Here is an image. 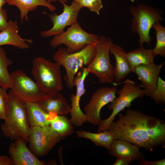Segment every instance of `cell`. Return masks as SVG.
Returning <instances> with one entry per match:
<instances>
[{
  "label": "cell",
  "mask_w": 165,
  "mask_h": 165,
  "mask_svg": "<svg viewBox=\"0 0 165 165\" xmlns=\"http://www.w3.org/2000/svg\"><path fill=\"white\" fill-rule=\"evenodd\" d=\"M119 95L110 103L108 108L112 112L107 119L102 120L97 128L98 132L106 130L113 122L117 115L126 108L130 107L131 103L137 98H141L145 95L144 89H141L139 85L135 82L127 79L122 88L117 91Z\"/></svg>",
  "instance_id": "obj_8"
},
{
  "label": "cell",
  "mask_w": 165,
  "mask_h": 165,
  "mask_svg": "<svg viewBox=\"0 0 165 165\" xmlns=\"http://www.w3.org/2000/svg\"><path fill=\"white\" fill-rule=\"evenodd\" d=\"M89 73L87 67H83L81 71L77 73L74 79V85L76 86V91L75 94H72L70 98L71 117L70 120L73 125L77 127H80L87 122L86 115L80 108V102L81 97L86 93L84 81Z\"/></svg>",
  "instance_id": "obj_13"
},
{
  "label": "cell",
  "mask_w": 165,
  "mask_h": 165,
  "mask_svg": "<svg viewBox=\"0 0 165 165\" xmlns=\"http://www.w3.org/2000/svg\"><path fill=\"white\" fill-rule=\"evenodd\" d=\"M63 9L62 12L57 15L56 13L48 14L53 27L47 30L42 31L40 35L47 38L58 35L64 31L68 26H71L77 22L79 13L82 7L77 2L73 1L70 5L61 2Z\"/></svg>",
  "instance_id": "obj_12"
},
{
  "label": "cell",
  "mask_w": 165,
  "mask_h": 165,
  "mask_svg": "<svg viewBox=\"0 0 165 165\" xmlns=\"http://www.w3.org/2000/svg\"><path fill=\"white\" fill-rule=\"evenodd\" d=\"M6 3L9 5L14 6L19 9L20 17L22 22L28 20V14L39 6L47 8L51 12L55 11L56 7L49 3L47 0H7Z\"/></svg>",
  "instance_id": "obj_21"
},
{
  "label": "cell",
  "mask_w": 165,
  "mask_h": 165,
  "mask_svg": "<svg viewBox=\"0 0 165 165\" xmlns=\"http://www.w3.org/2000/svg\"><path fill=\"white\" fill-rule=\"evenodd\" d=\"M165 62L160 64L154 62L148 64H142L136 67L134 73L137 75L145 92V95L149 96L156 87L161 70Z\"/></svg>",
  "instance_id": "obj_14"
},
{
  "label": "cell",
  "mask_w": 165,
  "mask_h": 165,
  "mask_svg": "<svg viewBox=\"0 0 165 165\" xmlns=\"http://www.w3.org/2000/svg\"><path fill=\"white\" fill-rule=\"evenodd\" d=\"M8 89L0 86V119L4 120L7 112Z\"/></svg>",
  "instance_id": "obj_29"
},
{
  "label": "cell",
  "mask_w": 165,
  "mask_h": 165,
  "mask_svg": "<svg viewBox=\"0 0 165 165\" xmlns=\"http://www.w3.org/2000/svg\"><path fill=\"white\" fill-rule=\"evenodd\" d=\"M61 65L42 57L33 60L31 74L36 82L46 94L60 92L63 89Z\"/></svg>",
  "instance_id": "obj_5"
},
{
  "label": "cell",
  "mask_w": 165,
  "mask_h": 165,
  "mask_svg": "<svg viewBox=\"0 0 165 165\" xmlns=\"http://www.w3.org/2000/svg\"><path fill=\"white\" fill-rule=\"evenodd\" d=\"M64 139L50 126L31 127L28 142L31 151L37 157L47 155L59 141Z\"/></svg>",
  "instance_id": "obj_10"
},
{
  "label": "cell",
  "mask_w": 165,
  "mask_h": 165,
  "mask_svg": "<svg viewBox=\"0 0 165 165\" xmlns=\"http://www.w3.org/2000/svg\"><path fill=\"white\" fill-rule=\"evenodd\" d=\"M13 83L8 94L24 104L37 103L46 95L36 82L21 70L11 73Z\"/></svg>",
  "instance_id": "obj_9"
},
{
  "label": "cell",
  "mask_w": 165,
  "mask_h": 165,
  "mask_svg": "<svg viewBox=\"0 0 165 165\" xmlns=\"http://www.w3.org/2000/svg\"><path fill=\"white\" fill-rule=\"evenodd\" d=\"M159 22H156L152 28L156 31V43L153 52L156 56L163 57L165 56V27L162 25Z\"/></svg>",
  "instance_id": "obj_26"
},
{
  "label": "cell",
  "mask_w": 165,
  "mask_h": 165,
  "mask_svg": "<svg viewBox=\"0 0 165 165\" xmlns=\"http://www.w3.org/2000/svg\"><path fill=\"white\" fill-rule=\"evenodd\" d=\"M9 146V152L14 165H44L27 147L25 140L20 138Z\"/></svg>",
  "instance_id": "obj_15"
},
{
  "label": "cell",
  "mask_w": 165,
  "mask_h": 165,
  "mask_svg": "<svg viewBox=\"0 0 165 165\" xmlns=\"http://www.w3.org/2000/svg\"><path fill=\"white\" fill-rule=\"evenodd\" d=\"M47 1L49 3L51 4L52 2L58 1H59L61 3V2L66 3L67 2V0H47Z\"/></svg>",
  "instance_id": "obj_34"
},
{
  "label": "cell",
  "mask_w": 165,
  "mask_h": 165,
  "mask_svg": "<svg viewBox=\"0 0 165 165\" xmlns=\"http://www.w3.org/2000/svg\"><path fill=\"white\" fill-rule=\"evenodd\" d=\"M113 41L104 35L99 37L96 53L87 66L89 73L98 78L100 83H112L114 80V67L111 62L110 48Z\"/></svg>",
  "instance_id": "obj_6"
},
{
  "label": "cell",
  "mask_w": 165,
  "mask_h": 165,
  "mask_svg": "<svg viewBox=\"0 0 165 165\" xmlns=\"http://www.w3.org/2000/svg\"><path fill=\"white\" fill-rule=\"evenodd\" d=\"M13 63V61L7 56L3 48L0 46V86L11 88L13 85V80L8 68Z\"/></svg>",
  "instance_id": "obj_25"
},
{
  "label": "cell",
  "mask_w": 165,
  "mask_h": 165,
  "mask_svg": "<svg viewBox=\"0 0 165 165\" xmlns=\"http://www.w3.org/2000/svg\"><path fill=\"white\" fill-rule=\"evenodd\" d=\"M7 0H0V9L2 8V6L6 3Z\"/></svg>",
  "instance_id": "obj_35"
},
{
  "label": "cell",
  "mask_w": 165,
  "mask_h": 165,
  "mask_svg": "<svg viewBox=\"0 0 165 165\" xmlns=\"http://www.w3.org/2000/svg\"><path fill=\"white\" fill-rule=\"evenodd\" d=\"M140 148L127 141L115 139L108 149V153L113 157L125 158L132 161L140 160L144 157Z\"/></svg>",
  "instance_id": "obj_18"
},
{
  "label": "cell",
  "mask_w": 165,
  "mask_h": 165,
  "mask_svg": "<svg viewBox=\"0 0 165 165\" xmlns=\"http://www.w3.org/2000/svg\"><path fill=\"white\" fill-rule=\"evenodd\" d=\"M8 95L7 116L1 126L3 134L11 140L21 138L28 141L31 127L25 104Z\"/></svg>",
  "instance_id": "obj_2"
},
{
  "label": "cell",
  "mask_w": 165,
  "mask_h": 165,
  "mask_svg": "<svg viewBox=\"0 0 165 165\" xmlns=\"http://www.w3.org/2000/svg\"><path fill=\"white\" fill-rule=\"evenodd\" d=\"M128 9L133 17L131 30L139 35V46L142 47L144 43L150 45L152 40L150 35L151 28L156 22L163 20L161 12L156 8L142 3L130 6Z\"/></svg>",
  "instance_id": "obj_4"
},
{
  "label": "cell",
  "mask_w": 165,
  "mask_h": 165,
  "mask_svg": "<svg viewBox=\"0 0 165 165\" xmlns=\"http://www.w3.org/2000/svg\"><path fill=\"white\" fill-rule=\"evenodd\" d=\"M8 16L6 11L0 9V31L7 27L8 25Z\"/></svg>",
  "instance_id": "obj_30"
},
{
  "label": "cell",
  "mask_w": 165,
  "mask_h": 165,
  "mask_svg": "<svg viewBox=\"0 0 165 165\" xmlns=\"http://www.w3.org/2000/svg\"><path fill=\"white\" fill-rule=\"evenodd\" d=\"M75 132L78 137L90 140L96 146L104 147L108 150L115 139L112 133L107 130L97 133L84 130H77Z\"/></svg>",
  "instance_id": "obj_23"
},
{
  "label": "cell",
  "mask_w": 165,
  "mask_h": 165,
  "mask_svg": "<svg viewBox=\"0 0 165 165\" xmlns=\"http://www.w3.org/2000/svg\"><path fill=\"white\" fill-rule=\"evenodd\" d=\"M117 91L115 87H102L92 94L84 108L87 122L94 125H98L101 123L102 120L100 114L101 109L116 97Z\"/></svg>",
  "instance_id": "obj_11"
},
{
  "label": "cell",
  "mask_w": 165,
  "mask_h": 165,
  "mask_svg": "<svg viewBox=\"0 0 165 165\" xmlns=\"http://www.w3.org/2000/svg\"><path fill=\"white\" fill-rule=\"evenodd\" d=\"M79 0H73V1H75L77 2L78 1H79Z\"/></svg>",
  "instance_id": "obj_36"
},
{
  "label": "cell",
  "mask_w": 165,
  "mask_h": 165,
  "mask_svg": "<svg viewBox=\"0 0 165 165\" xmlns=\"http://www.w3.org/2000/svg\"><path fill=\"white\" fill-rule=\"evenodd\" d=\"M37 103L47 113L66 116L71 111L70 105L60 92L46 94Z\"/></svg>",
  "instance_id": "obj_16"
},
{
  "label": "cell",
  "mask_w": 165,
  "mask_h": 165,
  "mask_svg": "<svg viewBox=\"0 0 165 165\" xmlns=\"http://www.w3.org/2000/svg\"><path fill=\"white\" fill-rule=\"evenodd\" d=\"M27 118L31 127H46L50 125L52 120L57 114L47 113L37 103L25 104Z\"/></svg>",
  "instance_id": "obj_20"
},
{
  "label": "cell",
  "mask_w": 165,
  "mask_h": 165,
  "mask_svg": "<svg viewBox=\"0 0 165 165\" xmlns=\"http://www.w3.org/2000/svg\"><path fill=\"white\" fill-rule=\"evenodd\" d=\"M110 53L113 55L115 61L114 80L119 82L131 72L127 53L121 46L113 43L111 46Z\"/></svg>",
  "instance_id": "obj_19"
},
{
  "label": "cell",
  "mask_w": 165,
  "mask_h": 165,
  "mask_svg": "<svg viewBox=\"0 0 165 165\" xmlns=\"http://www.w3.org/2000/svg\"><path fill=\"white\" fill-rule=\"evenodd\" d=\"M115 139L127 141L151 152L165 147V122L160 119L129 108L106 130Z\"/></svg>",
  "instance_id": "obj_1"
},
{
  "label": "cell",
  "mask_w": 165,
  "mask_h": 165,
  "mask_svg": "<svg viewBox=\"0 0 165 165\" xmlns=\"http://www.w3.org/2000/svg\"><path fill=\"white\" fill-rule=\"evenodd\" d=\"M127 56L131 72L134 73L137 66L153 63L156 56L152 49L140 47L127 53Z\"/></svg>",
  "instance_id": "obj_22"
},
{
  "label": "cell",
  "mask_w": 165,
  "mask_h": 165,
  "mask_svg": "<svg viewBox=\"0 0 165 165\" xmlns=\"http://www.w3.org/2000/svg\"><path fill=\"white\" fill-rule=\"evenodd\" d=\"M19 29L17 21L10 20L7 27L0 32V46L10 45L20 49L29 48V43L32 44L33 40L21 38L18 34Z\"/></svg>",
  "instance_id": "obj_17"
},
{
  "label": "cell",
  "mask_w": 165,
  "mask_h": 165,
  "mask_svg": "<svg viewBox=\"0 0 165 165\" xmlns=\"http://www.w3.org/2000/svg\"><path fill=\"white\" fill-rule=\"evenodd\" d=\"M116 162L113 165H128L132 161L128 159L121 157H117Z\"/></svg>",
  "instance_id": "obj_32"
},
{
  "label": "cell",
  "mask_w": 165,
  "mask_h": 165,
  "mask_svg": "<svg viewBox=\"0 0 165 165\" xmlns=\"http://www.w3.org/2000/svg\"><path fill=\"white\" fill-rule=\"evenodd\" d=\"M82 8L85 7L98 15L103 7L101 0H79L77 2Z\"/></svg>",
  "instance_id": "obj_28"
},
{
  "label": "cell",
  "mask_w": 165,
  "mask_h": 165,
  "mask_svg": "<svg viewBox=\"0 0 165 165\" xmlns=\"http://www.w3.org/2000/svg\"><path fill=\"white\" fill-rule=\"evenodd\" d=\"M0 165H14L10 157L5 156H0Z\"/></svg>",
  "instance_id": "obj_33"
},
{
  "label": "cell",
  "mask_w": 165,
  "mask_h": 165,
  "mask_svg": "<svg viewBox=\"0 0 165 165\" xmlns=\"http://www.w3.org/2000/svg\"><path fill=\"white\" fill-rule=\"evenodd\" d=\"M149 96L157 105L165 103V81L159 76L156 87Z\"/></svg>",
  "instance_id": "obj_27"
},
{
  "label": "cell",
  "mask_w": 165,
  "mask_h": 165,
  "mask_svg": "<svg viewBox=\"0 0 165 165\" xmlns=\"http://www.w3.org/2000/svg\"><path fill=\"white\" fill-rule=\"evenodd\" d=\"M139 164V165H165V159L155 161H149L144 157L140 160Z\"/></svg>",
  "instance_id": "obj_31"
},
{
  "label": "cell",
  "mask_w": 165,
  "mask_h": 165,
  "mask_svg": "<svg viewBox=\"0 0 165 165\" xmlns=\"http://www.w3.org/2000/svg\"><path fill=\"white\" fill-rule=\"evenodd\" d=\"M99 37L85 31L77 22L65 31L54 36L50 41V45L54 49L64 45L68 52L73 53L82 50L88 45L96 44Z\"/></svg>",
  "instance_id": "obj_7"
},
{
  "label": "cell",
  "mask_w": 165,
  "mask_h": 165,
  "mask_svg": "<svg viewBox=\"0 0 165 165\" xmlns=\"http://www.w3.org/2000/svg\"><path fill=\"white\" fill-rule=\"evenodd\" d=\"M73 126L65 116L58 115L52 120L49 125L53 130L63 139L73 134Z\"/></svg>",
  "instance_id": "obj_24"
},
{
  "label": "cell",
  "mask_w": 165,
  "mask_h": 165,
  "mask_svg": "<svg viewBox=\"0 0 165 165\" xmlns=\"http://www.w3.org/2000/svg\"><path fill=\"white\" fill-rule=\"evenodd\" d=\"M96 44L88 45L82 50L73 53L68 52L66 48L60 47L53 54L55 62L63 66L66 70L64 79L69 88L74 86V79L78 70L84 66H87L93 59Z\"/></svg>",
  "instance_id": "obj_3"
}]
</instances>
